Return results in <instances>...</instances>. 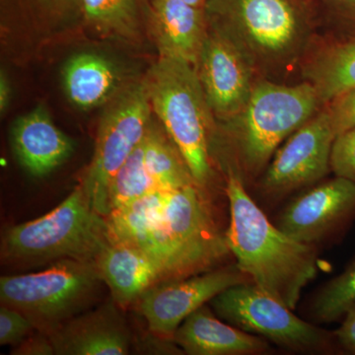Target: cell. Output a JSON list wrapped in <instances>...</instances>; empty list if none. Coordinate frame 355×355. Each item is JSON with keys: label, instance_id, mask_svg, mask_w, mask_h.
Returning <instances> with one entry per match:
<instances>
[{"label": "cell", "instance_id": "obj_1", "mask_svg": "<svg viewBox=\"0 0 355 355\" xmlns=\"http://www.w3.org/2000/svg\"><path fill=\"white\" fill-rule=\"evenodd\" d=\"M225 193L230 212L226 240L236 263L252 284L295 310L303 288L318 275L316 245L298 241L273 225L231 166Z\"/></svg>", "mask_w": 355, "mask_h": 355}, {"label": "cell", "instance_id": "obj_2", "mask_svg": "<svg viewBox=\"0 0 355 355\" xmlns=\"http://www.w3.org/2000/svg\"><path fill=\"white\" fill-rule=\"evenodd\" d=\"M207 24L247 58L258 78L300 67L316 41L312 11L300 0H209Z\"/></svg>", "mask_w": 355, "mask_h": 355}, {"label": "cell", "instance_id": "obj_3", "mask_svg": "<svg viewBox=\"0 0 355 355\" xmlns=\"http://www.w3.org/2000/svg\"><path fill=\"white\" fill-rule=\"evenodd\" d=\"M323 107L305 81L287 85L257 79L241 111L223 121L244 183L259 179L282 144Z\"/></svg>", "mask_w": 355, "mask_h": 355}, {"label": "cell", "instance_id": "obj_4", "mask_svg": "<svg viewBox=\"0 0 355 355\" xmlns=\"http://www.w3.org/2000/svg\"><path fill=\"white\" fill-rule=\"evenodd\" d=\"M111 240L106 217L78 186L49 214L9 228L2 237L1 258L20 265L65 259L95 263Z\"/></svg>", "mask_w": 355, "mask_h": 355}, {"label": "cell", "instance_id": "obj_5", "mask_svg": "<svg viewBox=\"0 0 355 355\" xmlns=\"http://www.w3.org/2000/svg\"><path fill=\"white\" fill-rule=\"evenodd\" d=\"M153 111L200 188L211 180V110L197 69L183 60L159 58L144 83Z\"/></svg>", "mask_w": 355, "mask_h": 355}, {"label": "cell", "instance_id": "obj_6", "mask_svg": "<svg viewBox=\"0 0 355 355\" xmlns=\"http://www.w3.org/2000/svg\"><path fill=\"white\" fill-rule=\"evenodd\" d=\"M198 184L166 191L153 258L164 282H176L218 268L231 253Z\"/></svg>", "mask_w": 355, "mask_h": 355}, {"label": "cell", "instance_id": "obj_7", "mask_svg": "<svg viewBox=\"0 0 355 355\" xmlns=\"http://www.w3.org/2000/svg\"><path fill=\"white\" fill-rule=\"evenodd\" d=\"M102 282L93 261L65 259L42 272L1 277L0 301L49 333L85 309Z\"/></svg>", "mask_w": 355, "mask_h": 355}, {"label": "cell", "instance_id": "obj_8", "mask_svg": "<svg viewBox=\"0 0 355 355\" xmlns=\"http://www.w3.org/2000/svg\"><path fill=\"white\" fill-rule=\"evenodd\" d=\"M216 316L282 349L304 354H340L335 335L305 321L252 282L226 289L210 301Z\"/></svg>", "mask_w": 355, "mask_h": 355}, {"label": "cell", "instance_id": "obj_9", "mask_svg": "<svg viewBox=\"0 0 355 355\" xmlns=\"http://www.w3.org/2000/svg\"><path fill=\"white\" fill-rule=\"evenodd\" d=\"M153 107L144 84L132 86L103 114L94 155L83 184L91 205L109 216V184L130 154L144 141L151 123Z\"/></svg>", "mask_w": 355, "mask_h": 355}, {"label": "cell", "instance_id": "obj_10", "mask_svg": "<svg viewBox=\"0 0 355 355\" xmlns=\"http://www.w3.org/2000/svg\"><path fill=\"white\" fill-rule=\"evenodd\" d=\"M336 133L323 107L282 144L257 183L270 202L318 183L331 170V153Z\"/></svg>", "mask_w": 355, "mask_h": 355}, {"label": "cell", "instance_id": "obj_11", "mask_svg": "<svg viewBox=\"0 0 355 355\" xmlns=\"http://www.w3.org/2000/svg\"><path fill=\"white\" fill-rule=\"evenodd\" d=\"M251 282L237 263L222 265L176 282L156 284L137 300L139 312L154 335L172 338L180 324L221 292Z\"/></svg>", "mask_w": 355, "mask_h": 355}, {"label": "cell", "instance_id": "obj_12", "mask_svg": "<svg viewBox=\"0 0 355 355\" xmlns=\"http://www.w3.org/2000/svg\"><path fill=\"white\" fill-rule=\"evenodd\" d=\"M355 221V183L335 177L298 196L282 210L277 225L307 244L345 232Z\"/></svg>", "mask_w": 355, "mask_h": 355}, {"label": "cell", "instance_id": "obj_13", "mask_svg": "<svg viewBox=\"0 0 355 355\" xmlns=\"http://www.w3.org/2000/svg\"><path fill=\"white\" fill-rule=\"evenodd\" d=\"M196 69L212 114L223 121L241 111L258 79L241 51L209 27Z\"/></svg>", "mask_w": 355, "mask_h": 355}, {"label": "cell", "instance_id": "obj_14", "mask_svg": "<svg viewBox=\"0 0 355 355\" xmlns=\"http://www.w3.org/2000/svg\"><path fill=\"white\" fill-rule=\"evenodd\" d=\"M121 308L113 299L78 314L49 336L57 355H125L130 354V331Z\"/></svg>", "mask_w": 355, "mask_h": 355}, {"label": "cell", "instance_id": "obj_15", "mask_svg": "<svg viewBox=\"0 0 355 355\" xmlns=\"http://www.w3.org/2000/svg\"><path fill=\"white\" fill-rule=\"evenodd\" d=\"M100 279L121 309L149 288L164 282L162 270L150 254L130 243L112 239L95 261Z\"/></svg>", "mask_w": 355, "mask_h": 355}, {"label": "cell", "instance_id": "obj_16", "mask_svg": "<svg viewBox=\"0 0 355 355\" xmlns=\"http://www.w3.org/2000/svg\"><path fill=\"white\" fill-rule=\"evenodd\" d=\"M219 319L203 305L180 324L173 340L189 355H259L272 352L266 338Z\"/></svg>", "mask_w": 355, "mask_h": 355}, {"label": "cell", "instance_id": "obj_17", "mask_svg": "<svg viewBox=\"0 0 355 355\" xmlns=\"http://www.w3.org/2000/svg\"><path fill=\"white\" fill-rule=\"evenodd\" d=\"M11 144L18 162L36 178L50 174L74 151L73 140L55 125L41 107L15 121Z\"/></svg>", "mask_w": 355, "mask_h": 355}, {"label": "cell", "instance_id": "obj_18", "mask_svg": "<svg viewBox=\"0 0 355 355\" xmlns=\"http://www.w3.org/2000/svg\"><path fill=\"white\" fill-rule=\"evenodd\" d=\"M154 35L160 58L196 67L209 33L205 9L183 0H153Z\"/></svg>", "mask_w": 355, "mask_h": 355}, {"label": "cell", "instance_id": "obj_19", "mask_svg": "<svg viewBox=\"0 0 355 355\" xmlns=\"http://www.w3.org/2000/svg\"><path fill=\"white\" fill-rule=\"evenodd\" d=\"M299 67L303 81L316 90L326 106L355 88V39H316Z\"/></svg>", "mask_w": 355, "mask_h": 355}, {"label": "cell", "instance_id": "obj_20", "mask_svg": "<svg viewBox=\"0 0 355 355\" xmlns=\"http://www.w3.org/2000/svg\"><path fill=\"white\" fill-rule=\"evenodd\" d=\"M118 83L116 67L94 53L77 55L64 67L65 92L70 101L81 109H92L106 101Z\"/></svg>", "mask_w": 355, "mask_h": 355}, {"label": "cell", "instance_id": "obj_21", "mask_svg": "<svg viewBox=\"0 0 355 355\" xmlns=\"http://www.w3.org/2000/svg\"><path fill=\"white\" fill-rule=\"evenodd\" d=\"M147 171L160 190L173 191L197 184L190 168L164 128L151 121L144 140Z\"/></svg>", "mask_w": 355, "mask_h": 355}, {"label": "cell", "instance_id": "obj_22", "mask_svg": "<svg viewBox=\"0 0 355 355\" xmlns=\"http://www.w3.org/2000/svg\"><path fill=\"white\" fill-rule=\"evenodd\" d=\"M355 304V256L340 275L333 277L314 294L309 303V317L315 324H330L343 320Z\"/></svg>", "mask_w": 355, "mask_h": 355}, {"label": "cell", "instance_id": "obj_23", "mask_svg": "<svg viewBox=\"0 0 355 355\" xmlns=\"http://www.w3.org/2000/svg\"><path fill=\"white\" fill-rule=\"evenodd\" d=\"M81 1L86 20L98 34L127 40L137 37V0Z\"/></svg>", "mask_w": 355, "mask_h": 355}, {"label": "cell", "instance_id": "obj_24", "mask_svg": "<svg viewBox=\"0 0 355 355\" xmlns=\"http://www.w3.org/2000/svg\"><path fill=\"white\" fill-rule=\"evenodd\" d=\"M158 190L160 189L147 171L144 163L142 141L114 174L109 184V214L112 210L127 205Z\"/></svg>", "mask_w": 355, "mask_h": 355}, {"label": "cell", "instance_id": "obj_25", "mask_svg": "<svg viewBox=\"0 0 355 355\" xmlns=\"http://www.w3.org/2000/svg\"><path fill=\"white\" fill-rule=\"evenodd\" d=\"M330 38L355 39V0H317Z\"/></svg>", "mask_w": 355, "mask_h": 355}, {"label": "cell", "instance_id": "obj_26", "mask_svg": "<svg viewBox=\"0 0 355 355\" xmlns=\"http://www.w3.org/2000/svg\"><path fill=\"white\" fill-rule=\"evenodd\" d=\"M331 170L355 183V128L336 135L331 153Z\"/></svg>", "mask_w": 355, "mask_h": 355}, {"label": "cell", "instance_id": "obj_27", "mask_svg": "<svg viewBox=\"0 0 355 355\" xmlns=\"http://www.w3.org/2000/svg\"><path fill=\"white\" fill-rule=\"evenodd\" d=\"M35 329L34 324L19 311L0 306V345L15 347Z\"/></svg>", "mask_w": 355, "mask_h": 355}, {"label": "cell", "instance_id": "obj_28", "mask_svg": "<svg viewBox=\"0 0 355 355\" xmlns=\"http://www.w3.org/2000/svg\"><path fill=\"white\" fill-rule=\"evenodd\" d=\"M336 135L355 128V88L338 96L324 106Z\"/></svg>", "mask_w": 355, "mask_h": 355}, {"label": "cell", "instance_id": "obj_29", "mask_svg": "<svg viewBox=\"0 0 355 355\" xmlns=\"http://www.w3.org/2000/svg\"><path fill=\"white\" fill-rule=\"evenodd\" d=\"M16 355H55V347L50 336L46 331H39L37 335L28 336L11 350Z\"/></svg>", "mask_w": 355, "mask_h": 355}, {"label": "cell", "instance_id": "obj_30", "mask_svg": "<svg viewBox=\"0 0 355 355\" xmlns=\"http://www.w3.org/2000/svg\"><path fill=\"white\" fill-rule=\"evenodd\" d=\"M335 335L340 354L355 355V304L345 313Z\"/></svg>", "mask_w": 355, "mask_h": 355}, {"label": "cell", "instance_id": "obj_31", "mask_svg": "<svg viewBox=\"0 0 355 355\" xmlns=\"http://www.w3.org/2000/svg\"><path fill=\"white\" fill-rule=\"evenodd\" d=\"M11 87L8 78L3 71L0 74V111L4 113L10 100Z\"/></svg>", "mask_w": 355, "mask_h": 355}, {"label": "cell", "instance_id": "obj_32", "mask_svg": "<svg viewBox=\"0 0 355 355\" xmlns=\"http://www.w3.org/2000/svg\"><path fill=\"white\" fill-rule=\"evenodd\" d=\"M183 1L186 2V3L191 4V6L203 8L209 0H183Z\"/></svg>", "mask_w": 355, "mask_h": 355}]
</instances>
